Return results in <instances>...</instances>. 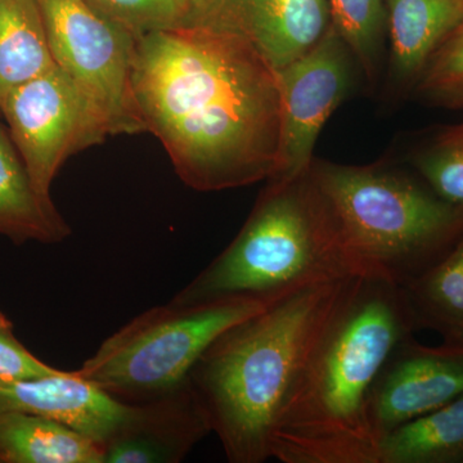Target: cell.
<instances>
[{"label": "cell", "mask_w": 463, "mask_h": 463, "mask_svg": "<svg viewBox=\"0 0 463 463\" xmlns=\"http://www.w3.org/2000/svg\"><path fill=\"white\" fill-rule=\"evenodd\" d=\"M331 25L373 81L386 32L385 0H327Z\"/></svg>", "instance_id": "obj_20"}, {"label": "cell", "mask_w": 463, "mask_h": 463, "mask_svg": "<svg viewBox=\"0 0 463 463\" xmlns=\"http://www.w3.org/2000/svg\"><path fill=\"white\" fill-rule=\"evenodd\" d=\"M463 394V344L430 347L413 337L399 344L371 392V429L379 444L399 426Z\"/></svg>", "instance_id": "obj_10"}, {"label": "cell", "mask_w": 463, "mask_h": 463, "mask_svg": "<svg viewBox=\"0 0 463 463\" xmlns=\"http://www.w3.org/2000/svg\"><path fill=\"white\" fill-rule=\"evenodd\" d=\"M212 431L190 379L163 397L130 404L103 446V463H178Z\"/></svg>", "instance_id": "obj_12"}, {"label": "cell", "mask_w": 463, "mask_h": 463, "mask_svg": "<svg viewBox=\"0 0 463 463\" xmlns=\"http://www.w3.org/2000/svg\"><path fill=\"white\" fill-rule=\"evenodd\" d=\"M0 234L16 245L62 242L71 228L54 206L43 196L27 173L25 164L0 124Z\"/></svg>", "instance_id": "obj_15"}, {"label": "cell", "mask_w": 463, "mask_h": 463, "mask_svg": "<svg viewBox=\"0 0 463 463\" xmlns=\"http://www.w3.org/2000/svg\"><path fill=\"white\" fill-rule=\"evenodd\" d=\"M379 463H463V394L386 435Z\"/></svg>", "instance_id": "obj_19"}, {"label": "cell", "mask_w": 463, "mask_h": 463, "mask_svg": "<svg viewBox=\"0 0 463 463\" xmlns=\"http://www.w3.org/2000/svg\"><path fill=\"white\" fill-rule=\"evenodd\" d=\"M61 373L30 353L14 336V323L0 312V385Z\"/></svg>", "instance_id": "obj_24"}, {"label": "cell", "mask_w": 463, "mask_h": 463, "mask_svg": "<svg viewBox=\"0 0 463 463\" xmlns=\"http://www.w3.org/2000/svg\"><path fill=\"white\" fill-rule=\"evenodd\" d=\"M307 173L362 274L403 286L434 264L463 232V209L401 167L313 158Z\"/></svg>", "instance_id": "obj_5"}, {"label": "cell", "mask_w": 463, "mask_h": 463, "mask_svg": "<svg viewBox=\"0 0 463 463\" xmlns=\"http://www.w3.org/2000/svg\"><path fill=\"white\" fill-rule=\"evenodd\" d=\"M353 277L277 298L219 335L192 368V389L231 463L270 458L274 423Z\"/></svg>", "instance_id": "obj_3"}, {"label": "cell", "mask_w": 463, "mask_h": 463, "mask_svg": "<svg viewBox=\"0 0 463 463\" xmlns=\"http://www.w3.org/2000/svg\"><path fill=\"white\" fill-rule=\"evenodd\" d=\"M417 330L463 344V232L428 269L401 286Z\"/></svg>", "instance_id": "obj_17"}, {"label": "cell", "mask_w": 463, "mask_h": 463, "mask_svg": "<svg viewBox=\"0 0 463 463\" xmlns=\"http://www.w3.org/2000/svg\"><path fill=\"white\" fill-rule=\"evenodd\" d=\"M416 331L401 286L353 277L274 423L270 458L379 463L371 392L390 354Z\"/></svg>", "instance_id": "obj_2"}, {"label": "cell", "mask_w": 463, "mask_h": 463, "mask_svg": "<svg viewBox=\"0 0 463 463\" xmlns=\"http://www.w3.org/2000/svg\"><path fill=\"white\" fill-rule=\"evenodd\" d=\"M390 65L401 83H414L432 54L463 21V0H385Z\"/></svg>", "instance_id": "obj_14"}, {"label": "cell", "mask_w": 463, "mask_h": 463, "mask_svg": "<svg viewBox=\"0 0 463 463\" xmlns=\"http://www.w3.org/2000/svg\"><path fill=\"white\" fill-rule=\"evenodd\" d=\"M353 276L362 273L307 170L295 178L269 179L236 239L172 300L273 301L312 283Z\"/></svg>", "instance_id": "obj_4"}, {"label": "cell", "mask_w": 463, "mask_h": 463, "mask_svg": "<svg viewBox=\"0 0 463 463\" xmlns=\"http://www.w3.org/2000/svg\"><path fill=\"white\" fill-rule=\"evenodd\" d=\"M412 165L435 194L463 209V121L439 132L414 154Z\"/></svg>", "instance_id": "obj_21"}, {"label": "cell", "mask_w": 463, "mask_h": 463, "mask_svg": "<svg viewBox=\"0 0 463 463\" xmlns=\"http://www.w3.org/2000/svg\"><path fill=\"white\" fill-rule=\"evenodd\" d=\"M54 66L38 0H0V103Z\"/></svg>", "instance_id": "obj_18"}, {"label": "cell", "mask_w": 463, "mask_h": 463, "mask_svg": "<svg viewBox=\"0 0 463 463\" xmlns=\"http://www.w3.org/2000/svg\"><path fill=\"white\" fill-rule=\"evenodd\" d=\"M121 403L76 371L0 385V416L27 413L50 417L83 432L103 448L129 413Z\"/></svg>", "instance_id": "obj_13"}, {"label": "cell", "mask_w": 463, "mask_h": 463, "mask_svg": "<svg viewBox=\"0 0 463 463\" xmlns=\"http://www.w3.org/2000/svg\"><path fill=\"white\" fill-rule=\"evenodd\" d=\"M9 137L43 196L51 197L63 163L109 136L81 91L57 65L16 88L0 103Z\"/></svg>", "instance_id": "obj_8"}, {"label": "cell", "mask_w": 463, "mask_h": 463, "mask_svg": "<svg viewBox=\"0 0 463 463\" xmlns=\"http://www.w3.org/2000/svg\"><path fill=\"white\" fill-rule=\"evenodd\" d=\"M273 301L234 298L181 304L170 300L116 331L76 373L121 403L154 401L188 380L194 365L219 335Z\"/></svg>", "instance_id": "obj_6"}, {"label": "cell", "mask_w": 463, "mask_h": 463, "mask_svg": "<svg viewBox=\"0 0 463 463\" xmlns=\"http://www.w3.org/2000/svg\"><path fill=\"white\" fill-rule=\"evenodd\" d=\"M54 63L76 85L109 136L146 132L133 91L136 38L84 0H38Z\"/></svg>", "instance_id": "obj_7"}, {"label": "cell", "mask_w": 463, "mask_h": 463, "mask_svg": "<svg viewBox=\"0 0 463 463\" xmlns=\"http://www.w3.org/2000/svg\"><path fill=\"white\" fill-rule=\"evenodd\" d=\"M0 463H103V448L50 417L8 413L0 416Z\"/></svg>", "instance_id": "obj_16"}, {"label": "cell", "mask_w": 463, "mask_h": 463, "mask_svg": "<svg viewBox=\"0 0 463 463\" xmlns=\"http://www.w3.org/2000/svg\"><path fill=\"white\" fill-rule=\"evenodd\" d=\"M354 57L330 25L325 35L277 70L282 103L281 173L295 178L309 169L317 139L352 87Z\"/></svg>", "instance_id": "obj_9"}, {"label": "cell", "mask_w": 463, "mask_h": 463, "mask_svg": "<svg viewBox=\"0 0 463 463\" xmlns=\"http://www.w3.org/2000/svg\"><path fill=\"white\" fill-rule=\"evenodd\" d=\"M100 17L141 38L185 25L175 0H84Z\"/></svg>", "instance_id": "obj_23"}, {"label": "cell", "mask_w": 463, "mask_h": 463, "mask_svg": "<svg viewBox=\"0 0 463 463\" xmlns=\"http://www.w3.org/2000/svg\"><path fill=\"white\" fill-rule=\"evenodd\" d=\"M414 85L432 105L463 111V21L432 54Z\"/></svg>", "instance_id": "obj_22"}, {"label": "cell", "mask_w": 463, "mask_h": 463, "mask_svg": "<svg viewBox=\"0 0 463 463\" xmlns=\"http://www.w3.org/2000/svg\"><path fill=\"white\" fill-rule=\"evenodd\" d=\"M132 81L145 129L188 187L232 190L281 173L279 80L245 39L207 25L147 33L136 39Z\"/></svg>", "instance_id": "obj_1"}, {"label": "cell", "mask_w": 463, "mask_h": 463, "mask_svg": "<svg viewBox=\"0 0 463 463\" xmlns=\"http://www.w3.org/2000/svg\"><path fill=\"white\" fill-rule=\"evenodd\" d=\"M192 25L236 33L277 71L312 48L331 17L327 0H207Z\"/></svg>", "instance_id": "obj_11"}, {"label": "cell", "mask_w": 463, "mask_h": 463, "mask_svg": "<svg viewBox=\"0 0 463 463\" xmlns=\"http://www.w3.org/2000/svg\"><path fill=\"white\" fill-rule=\"evenodd\" d=\"M175 2L184 16L185 25H192L200 17L207 0H175Z\"/></svg>", "instance_id": "obj_25"}]
</instances>
